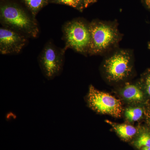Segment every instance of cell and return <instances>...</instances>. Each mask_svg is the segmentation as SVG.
I'll return each instance as SVG.
<instances>
[{
	"label": "cell",
	"instance_id": "6da1fadb",
	"mask_svg": "<svg viewBox=\"0 0 150 150\" xmlns=\"http://www.w3.org/2000/svg\"><path fill=\"white\" fill-rule=\"evenodd\" d=\"M90 44L88 54H102L116 46L122 39L115 22L94 20L90 23Z\"/></svg>",
	"mask_w": 150,
	"mask_h": 150
},
{
	"label": "cell",
	"instance_id": "7a4b0ae2",
	"mask_svg": "<svg viewBox=\"0 0 150 150\" xmlns=\"http://www.w3.org/2000/svg\"><path fill=\"white\" fill-rule=\"evenodd\" d=\"M134 56L127 49H118L103 61L102 69L105 79L110 83L126 82L134 70Z\"/></svg>",
	"mask_w": 150,
	"mask_h": 150
},
{
	"label": "cell",
	"instance_id": "3957f363",
	"mask_svg": "<svg viewBox=\"0 0 150 150\" xmlns=\"http://www.w3.org/2000/svg\"><path fill=\"white\" fill-rule=\"evenodd\" d=\"M1 23L27 37L36 38L39 28L34 19L16 6L4 5L1 8Z\"/></svg>",
	"mask_w": 150,
	"mask_h": 150
},
{
	"label": "cell",
	"instance_id": "277c9868",
	"mask_svg": "<svg viewBox=\"0 0 150 150\" xmlns=\"http://www.w3.org/2000/svg\"><path fill=\"white\" fill-rule=\"evenodd\" d=\"M65 49L70 48L80 54H88L90 44V23L76 19L65 23L63 27Z\"/></svg>",
	"mask_w": 150,
	"mask_h": 150
},
{
	"label": "cell",
	"instance_id": "5b68a950",
	"mask_svg": "<svg viewBox=\"0 0 150 150\" xmlns=\"http://www.w3.org/2000/svg\"><path fill=\"white\" fill-rule=\"evenodd\" d=\"M85 100L89 108L99 114L120 118L124 109L121 100L107 93L100 91L91 85Z\"/></svg>",
	"mask_w": 150,
	"mask_h": 150
},
{
	"label": "cell",
	"instance_id": "8992f818",
	"mask_svg": "<svg viewBox=\"0 0 150 150\" xmlns=\"http://www.w3.org/2000/svg\"><path fill=\"white\" fill-rule=\"evenodd\" d=\"M65 48H57L52 42L46 43L38 57V63L43 76L48 80H53L63 71Z\"/></svg>",
	"mask_w": 150,
	"mask_h": 150
},
{
	"label": "cell",
	"instance_id": "52a82bcc",
	"mask_svg": "<svg viewBox=\"0 0 150 150\" xmlns=\"http://www.w3.org/2000/svg\"><path fill=\"white\" fill-rule=\"evenodd\" d=\"M25 35L8 28H0V53L3 55L18 54L27 40Z\"/></svg>",
	"mask_w": 150,
	"mask_h": 150
},
{
	"label": "cell",
	"instance_id": "ba28073f",
	"mask_svg": "<svg viewBox=\"0 0 150 150\" xmlns=\"http://www.w3.org/2000/svg\"><path fill=\"white\" fill-rule=\"evenodd\" d=\"M122 102L128 105H142L145 100V92L139 82H125L116 90Z\"/></svg>",
	"mask_w": 150,
	"mask_h": 150
},
{
	"label": "cell",
	"instance_id": "9c48e42d",
	"mask_svg": "<svg viewBox=\"0 0 150 150\" xmlns=\"http://www.w3.org/2000/svg\"><path fill=\"white\" fill-rule=\"evenodd\" d=\"M105 122L110 125L118 137L124 142H131L138 133V127L129 123L119 124L108 120Z\"/></svg>",
	"mask_w": 150,
	"mask_h": 150
},
{
	"label": "cell",
	"instance_id": "30bf717a",
	"mask_svg": "<svg viewBox=\"0 0 150 150\" xmlns=\"http://www.w3.org/2000/svg\"><path fill=\"white\" fill-rule=\"evenodd\" d=\"M144 111L142 105H128L123 110V114L128 123H134L143 118Z\"/></svg>",
	"mask_w": 150,
	"mask_h": 150
},
{
	"label": "cell",
	"instance_id": "8fae6325",
	"mask_svg": "<svg viewBox=\"0 0 150 150\" xmlns=\"http://www.w3.org/2000/svg\"><path fill=\"white\" fill-rule=\"evenodd\" d=\"M130 143L139 150L144 147H150V131L143 127H138L137 135Z\"/></svg>",
	"mask_w": 150,
	"mask_h": 150
},
{
	"label": "cell",
	"instance_id": "7c38bea8",
	"mask_svg": "<svg viewBox=\"0 0 150 150\" xmlns=\"http://www.w3.org/2000/svg\"><path fill=\"white\" fill-rule=\"evenodd\" d=\"M60 4L70 6L79 10L83 9L84 7V0H55Z\"/></svg>",
	"mask_w": 150,
	"mask_h": 150
},
{
	"label": "cell",
	"instance_id": "4fadbf2b",
	"mask_svg": "<svg viewBox=\"0 0 150 150\" xmlns=\"http://www.w3.org/2000/svg\"><path fill=\"white\" fill-rule=\"evenodd\" d=\"M28 8L35 13L41 8L45 3V0H24Z\"/></svg>",
	"mask_w": 150,
	"mask_h": 150
},
{
	"label": "cell",
	"instance_id": "5bb4252c",
	"mask_svg": "<svg viewBox=\"0 0 150 150\" xmlns=\"http://www.w3.org/2000/svg\"><path fill=\"white\" fill-rule=\"evenodd\" d=\"M144 91L150 98V70L139 82Z\"/></svg>",
	"mask_w": 150,
	"mask_h": 150
},
{
	"label": "cell",
	"instance_id": "9a60e30c",
	"mask_svg": "<svg viewBox=\"0 0 150 150\" xmlns=\"http://www.w3.org/2000/svg\"><path fill=\"white\" fill-rule=\"evenodd\" d=\"M96 0H84V7H87L91 3L95 2Z\"/></svg>",
	"mask_w": 150,
	"mask_h": 150
},
{
	"label": "cell",
	"instance_id": "2e32d148",
	"mask_svg": "<svg viewBox=\"0 0 150 150\" xmlns=\"http://www.w3.org/2000/svg\"><path fill=\"white\" fill-rule=\"evenodd\" d=\"M143 2L146 6L147 7L150 9V0H142Z\"/></svg>",
	"mask_w": 150,
	"mask_h": 150
},
{
	"label": "cell",
	"instance_id": "e0dca14e",
	"mask_svg": "<svg viewBox=\"0 0 150 150\" xmlns=\"http://www.w3.org/2000/svg\"><path fill=\"white\" fill-rule=\"evenodd\" d=\"M139 150H150V147H144L141 148Z\"/></svg>",
	"mask_w": 150,
	"mask_h": 150
},
{
	"label": "cell",
	"instance_id": "ac0fdd59",
	"mask_svg": "<svg viewBox=\"0 0 150 150\" xmlns=\"http://www.w3.org/2000/svg\"></svg>",
	"mask_w": 150,
	"mask_h": 150
},
{
	"label": "cell",
	"instance_id": "d6986e66",
	"mask_svg": "<svg viewBox=\"0 0 150 150\" xmlns=\"http://www.w3.org/2000/svg\"></svg>",
	"mask_w": 150,
	"mask_h": 150
}]
</instances>
